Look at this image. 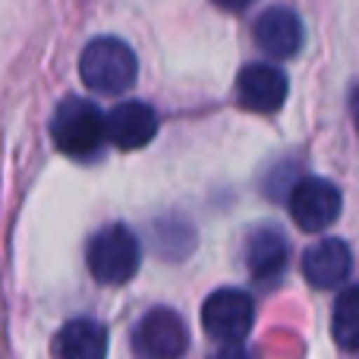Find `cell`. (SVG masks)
Segmentation results:
<instances>
[{
    "instance_id": "obj_9",
    "label": "cell",
    "mask_w": 359,
    "mask_h": 359,
    "mask_svg": "<svg viewBox=\"0 0 359 359\" xmlns=\"http://www.w3.org/2000/svg\"><path fill=\"white\" fill-rule=\"evenodd\" d=\"M158 133V114L145 101H123L107 114V139L117 149H142Z\"/></svg>"
},
{
    "instance_id": "obj_6",
    "label": "cell",
    "mask_w": 359,
    "mask_h": 359,
    "mask_svg": "<svg viewBox=\"0 0 359 359\" xmlns=\"http://www.w3.org/2000/svg\"><path fill=\"white\" fill-rule=\"evenodd\" d=\"M133 344L145 359H180L189 347V334L174 309H151L139 322Z\"/></svg>"
},
{
    "instance_id": "obj_7",
    "label": "cell",
    "mask_w": 359,
    "mask_h": 359,
    "mask_svg": "<svg viewBox=\"0 0 359 359\" xmlns=\"http://www.w3.org/2000/svg\"><path fill=\"white\" fill-rule=\"evenodd\" d=\"M287 92H290V82L271 63H249L236 79L240 104L255 114H274L287 101Z\"/></svg>"
},
{
    "instance_id": "obj_10",
    "label": "cell",
    "mask_w": 359,
    "mask_h": 359,
    "mask_svg": "<svg viewBox=\"0 0 359 359\" xmlns=\"http://www.w3.org/2000/svg\"><path fill=\"white\" fill-rule=\"evenodd\" d=\"M350 268H353V255L344 240H322L303 255V274L318 290L344 284L350 278Z\"/></svg>"
},
{
    "instance_id": "obj_5",
    "label": "cell",
    "mask_w": 359,
    "mask_h": 359,
    "mask_svg": "<svg viewBox=\"0 0 359 359\" xmlns=\"http://www.w3.org/2000/svg\"><path fill=\"white\" fill-rule=\"evenodd\" d=\"M341 215V192L334 183L318 177H306L290 192V217L306 233H322Z\"/></svg>"
},
{
    "instance_id": "obj_12",
    "label": "cell",
    "mask_w": 359,
    "mask_h": 359,
    "mask_svg": "<svg viewBox=\"0 0 359 359\" xmlns=\"http://www.w3.org/2000/svg\"><path fill=\"white\" fill-rule=\"evenodd\" d=\"M60 359H107V331L92 318H76L57 337Z\"/></svg>"
},
{
    "instance_id": "obj_4",
    "label": "cell",
    "mask_w": 359,
    "mask_h": 359,
    "mask_svg": "<svg viewBox=\"0 0 359 359\" xmlns=\"http://www.w3.org/2000/svg\"><path fill=\"white\" fill-rule=\"evenodd\" d=\"M255 306L252 297L236 287H221L202 306V325L208 337L221 341L224 347H240V341L252 331Z\"/></svg>"
},
{
    "instance_id": "obj_13",
    "label": "cell",
    "mask_w": 359,
    "mask_h": 359,
    "mask_svg": "<svg viewBox=\"0 0 359 359\" xmlns=\"http://www.w3.org/2000/svg\"><path fill=\"white\" fill-rule=\"evenodd\" d=\"M331 334L337 347L347 353L359 350V287H347L337 297L334 312H331Z\"/></svg>"
},
{
    "instance_id": "obj_11",
    "label": "cell",
    "mask_w": 359,
    "mask_h": 359,
    "mask_svg": "<svg viewBox=\"0 0 359 359\" xmlns=\"http://www.w3.org/2000/svg\"><path fill=\"white\" fill-rule=\"evenodd\" d=\"M246 265L259 280H268L284 271L287 265V240L280 230L259 227L246 240Z\"/></svg>"
},
{
    "instance_id": "obj_3",
    "label": "cell",
    "mask_w": 359,
    "mask_h": 359,
    "mask_svg": "<svg viewBox=\"0 0 359 359\" xmlns=\"http://www.w3.org/2000/svg\"><path fill=\"white\" fill-rule=\"evenodd\" d=\"M86 262L101 284H126L142 265V246L126 224H111L88 240Z\"/></svg>"
},
{
    "instance_id": "obj_1",
    "label": "cell",
    "mask_w": 359,
    "mask_h": 359,
    "mask_svg": "<svg viewBox=\"0 0 359 359\" xmlns=\"http://www.w3.org/2000/svg\"><path fill=\"white\" fill-rule=\"evenodd\" d=\"M79 73L92 92L98 95H123L126 88H133L139 73V60L133 54V48L123 38H95L86 44L79 57Z\"/></svg>"
},
{
    "instance_id": "obj_14",
    "label": "cell",
    "mask_w": 359,
    "mask_h": 359,
    "mask_svg": "<svg viewBox=\"0 0 359 359\" xmlns=\"http://www.w3.org/2000/svg\"><path fill=\"white\" fill-rule=\"evenodd\" d=\"M215 359H249L246 353H243L240 347H224V350H217Z\"/></svg>"
},
{
    "instance_id": "obj_15",
    "label": "cell",
    "mask_w": 359,
    "mask_h": 359,
    "mask_svg": "<svg viewBox=\"0 0 359 359\" xmlns=\"http://www.w3.org/2000/svg\"><path fill=\"white\" fill-rule=\"evenodd\" d=\"M350 114H353V123H356V133H359V86L353 88V95H350Z\"/></svg>"
},
{
    "instance_id": "obj_2",
    "label": "cell",
    "mask_w": 359,
    "mask_h": 359,
    "mask_svg": "<svg viewBox=\"0 0 359 359\" xmlns=\"http://www.w3.org/2000/svg\"><path fill=\"white\" fill-rule=\"evenodd\" d=\"M54 145L69 158H92L107 142V117L86 98H67L50 120Z\"/></svg>"
},
{
    "instance_id": "obj_8",
    "label": "cell",
    "mask_w": 359,
    "mask_h": 359,
    "mask_svg": "<svg viewBox=\"0 0 359 359\" xmlns=\"http://www.w3.org/2000/svg\"><path fill=\"white\" fill-rule=\"evenodd\" d=\"M255 44H259L265 54L287 60V57H297L303 48V22L290 6H268L259 19H255Z\"/></svg>"
}]
</instances>
